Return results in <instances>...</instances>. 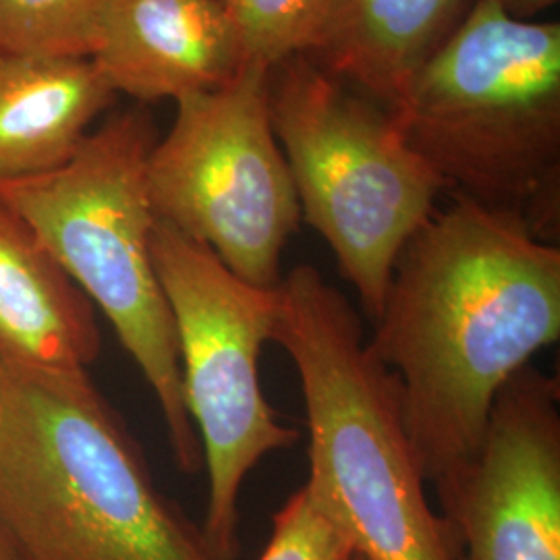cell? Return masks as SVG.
Returning <instances> with one entry per match:
<instances>
[{"label":"cell","instance_id":"6da1fadb","mask_svg":"<svg viewBox=\"0 0 560 560\" xmlns=\"http://www.w3.org/2000/svg\"><path fill=\"white\" fill-rule=\"evenodd\" d=\"M560 337V249L520 217L455 196L409 237L368 340L399 382L436 490L476 460L502 388Z\"/></svg>","mask_w":560,"mask_h":560},{"label":"cell","instance_id":"7a4b0ae2","mask_svg":"<svg viewBox=\"0 0 560 560\" xmlns=\"http://www.w3.org/2000/svg\"><path fill=\"white\" fill-rule=\"evenodd\" d=\"M0 523L23 560H217L88 370L2 361Z\"/></svg>","mask_w":560,"mask_h":560},{"label":"cell","instance_id":"3957f363","mask_svg":"<svg viewBox=\"0 0 560 560\" xmlns=\"http://www.w3.org/2000/svg\"><path fill=\"white\" fill-rule=\"evenodd\" d=\"M272 340L301 382L314 501L368 560H453L409 441L399 382L363 337L360 314L312 264L280 280Z\"/></svg>","mask_w":560,"mask_h":560},{"label":"cell","instance_id":"277c9868","mask_svg":"<svg viewBox=\"0 0 560 560\" xmlns=\"http://www.w3.org/2000/svg\"><path fill=\"white\" fill-rule=\"evenodd\" d=\"M388 113L444 189L559 240V21L478 0Z\"/></svg>","mask_w":560,"mask_h":560},{"label":"cell","instance_id":"5b68a950","mask_svg":"<svg viewBox=\"0 0 560 560\" xmlns=\"http://www.w3.org/2000/svg\"><path fill=\"white\" fill-rule=\"evenodd\" d=\"M156 125L140 106L104 120L59 168L0 183V200L38 235L81 293L101 307L161 407L177 469L203 467L189 418L173 314L154 270L148 161Z\"/></svg>","mask_w":560,"mask_h":560},{"label":"cell","instance_id":"8992f818","mask_svg":"<svg viewBox=\"0 0 560 560\" xmlns=\"http://www.w3.org/2000/svg\"><path fill=\"white\" fill-rule=\"evenodd\" d=\"M268 102L301 219L328 243L374 324L400 249L436 210L444 183L384 106L305 55L270 67Z\"/></svg>","mask_w":560,"mask_h":560},{"label":"cell","instance_id":"52a82bcc","mask_svg":"<svg viewBox=\"0 0 560 560\" xmlns=\"http://www.w3.org/2000/svg\"><path fill=\"white\" fill-rule=\"evenodd\" d=\"M150 252L175 322L183 397L208 471L201 534L214 559L237 560L243 481L266 455L300 442V430L284 425L261 393L260 355L275 335L279 287L241 280L208 245L166 222H154Z\"/></svg>","mask_w":560,"mask_h":560},{"label":"cell","instance_id":"ba28073f","mask_svg":"<svg viewBox=\"0 0 560 560\" xmlns=\"http://www.w3.org/2000/svg\"><path fill=\"white\" fill-rule=\"evenodd\" d=\"M268 73L252 62L219 90L177 101L148 161V194L156 221L208 245L241 280L277 289L301 208L272 129Z\"/></svg>","mask_w":560,"mask_h":560},{"label":"cell","instance_id":"9c48e42d","mask_svg":"<svg viewBox=\"0 0 560 560\" xmlns=\"http://www.w3.org/2000/svg\"><path fill=\"white\" fill-rule=\"evenodd\" d=\"M453 560H560V384L525 365L476 460L436 490Z\"/></svg>","mask_w":560,"mask_h":560},{"label":"cell","instance_id":"30bf717a","mask_svg":"<svg viewBox=\"0 0 560 560\" xmlns=\"http://www.w3.org/2000/svg\"><path fill=\"white\" fill-rule=\"evenodd\" d=\"M90 60L140 102L212 92L252 65L221 0H106Z\"/></svg>","mask_w":560,"mask_h":560},{"label":"cell","instance_id":"8fae6325","mask_svg":"<svg viewBox=\"0 0 560 560\" xmlns=\"http://www.w3.org/2000/svg\"><path fill=\"white\" fill-rule=\"evenodd\" d=\"M478 0H330L305 57L393 108Z\"/></svg>","mask_w":560,"mask_h":560},{"label":"cell","instance_id":"7c38bea8","mask_svg":"<svg viewBox=\"0 0 560 560\" xmlns=\"http://www.w3.org/2000/svg\"><path fill=\"white\" fill-rule=\"evenodd\" d=\"M101 349L92 301L30 224L0 200V360L88 370Z\"/></svg>","mask_w":560,"mask_h":560},{"label":"cell","instance_id":"4fadbf2b","mask_svg":"<svg viewBox=\"0 0 560 560\" xmlns=\"http://www.w3.org/2000/svg\"><path fill=\"white\" fill-rule=\"evenodd\" d=\"M113 101L90 59L0 52V183L62 166Z\"/></svg>","mask_w":560,"mask_h":560},{"label":"cell","instance_id":"5bb4252c","mask_svg":"<svg viewBox=\"0 0 560 560\" xmlns=\"http://www.w3.org/2000/svg\"><path fill=\"white\" fill-rule=\"evenodd\" d=\"M106 0H0V52L90 59Z\"/></svg>","mask_w":560,"mask_h":560},{"label":"cell","instance_id":"9a60e30c","mask_svg":"<svg viewBox=\"0 0 560 560\" xmlns=\"http://www.w3.org/2000/svg\"><path fill=\"white\" fill-rule=\"evenodd\" d=\"M249 62L272 67L303 55L330 0H221Z\"/></svg>","mask_w":560,"mask_h":560},{"label":"cell","instance_id":"2e32d148","mask_svg":"<svg viewBox=\"0 0 560 560\" xmlns=\"http://www.w3.org/2000/svg\"><path fill=\"white\" fill-rule=\"evenodd\" d=\"M355 548L307 486L280 506L260 560H351Z\"/></svg>","mask_w":560,"mask_h":560},{"label":"cell","instance_id":"e0dca14e","mask_svg":"<svg viewBox=\"0 0 560 560\" xmlns=\"http://www.w3.org/2000/svg\"><path fill=\"white\" fill-rule=\"evenodd\" d=\"M502 11L517 21H536L544 11L552 9L559 0H494Z\"/></svg>","mask_w":560,"mask_h":560},{"label":"cell","instance_id":"ac0fdd59","mask_svg":"<svg viewBox=\"0 0 560 560\" xmlns=\"http://www.w3.org/2000/svg\"><path fill=\"white\" fill-rule=\"evenodd\" d=\"M0 560H23L13 540L9 538L7 529L0 523Z\"/></svg>","mask_w":560,"mask_h":560},{"label":"cell","instance_id":"d6986e66","mask_svg":"<svg viewBox=\"0 0 560 560\" xmlns=\"http://www.w3.org/2000/svg\"><path fill=\"white\" fill-rule=\"evenodd\" d=\"M351 560H368L365 559V557H363V555H360V552H355V555H353V559Z\"/></svg>","mask_w":560,"mask_h":560},{"label":"cell","instance_id":"ffe728a7","mask_svg":"<svg viewBox=\"0 0 560 560\" xmlns=\"http://www.w3.org/2000/svg\"><path fill=\"white\" fill-rule=\"evenodd\" d=\"M0 382H2V360H0Z\"/></svg>","mask_w":560,"mask_h":560}]
</instances>
